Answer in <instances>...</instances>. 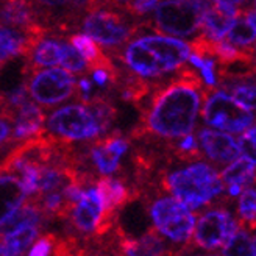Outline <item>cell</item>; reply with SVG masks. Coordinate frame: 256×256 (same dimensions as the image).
<instances>
[{
    "label": "cell",
    "instance_id": "30",
    "mask_svg": "<svg viewBox=\"0 0 256 256\" xmlns=\"http://www.w3.org/2000/svg\"><path fill=\"white\" fill-rule=\"evenodd\" d=\"M132 2V0H108V4L110 5H114V6H118V8H125L128 4H130Z\"/></svg>",
    "mask_w": 256,
    "mask_h": 256
},
{
    "label": "cell",
    "instance_id": "14",
    "mask_svg": "<svg viewBox=\"0 0 256 256\" xmlns=\"http://www.w3.org/2000/svg\"><path fill=\"white\" fill-rule=\"evenodd\" d=\"M27 197V192L18 175L0 172V226L16 214Z\"/></svg>",
    "mask_w": 256,
    "mask_h": 256
},
{
    "label": "cell",
    "instance_id": "19",
    "mask_svg": "<svg viewBox=\"0 0 256 256\" xmlns=\"http://www.w3.org/2000/svg\"><path fill=\"white\" fill-rule=\"evenodd\" d=\"M30 40L33 38L0 24V69L14 58L22 56Z\"/></svg>",
    "mask_w": 256,
    "mask_h": 256
},
{
    "label": "cell",
    "instance_id": "17",
    "mask_svg": "<svg viewBox=\"0 0 256 256\" xmlns=\"http://www.w3.org/2000/svg\"><path fill=\"white\" fill-rule=\"evenodd\" d=\"M119 247L124 256H172L156 232H148L139 239L122 238Z\"/></svg>",
    "mask_w": 256,
    "mask_h": 256
},
{
    "label": "cell",
    "instance_id": "22",
    "mask_svg": "<svg viewBox=\"0 0 256 256\" xmlns=\"http://www.w3.org/2000/svg\"><path fill=\"white\" fill-rule=\"evenodd\" d=\"M225 38H226L225 41H228L230 44L240 47V48H248L256 41V28L244 16V12H240L234 19L232 27H230Z\"/></svg>",
    "mask_w": 256,
    "mask_h": 256
},
{
    "label": "cell",
    "instance_id": "26",
    "mask_svg": "<svg viewBox=\"0 0 256 256\" xmlns=\"http://www.w3.org/2000/svg\"><path fill=\"white\" fill-rule=\"evenodd\" d=\"M238 142H239L240 153L244 155V158H247L256 166V124L253 126H248L247 130L240 134Z\"/></svg>",
    "mask_w": 256,
    "mask_h": 256
},
{
    "label": "cell",
    "instance_id": "25",
    "mask_svg": "<svg viewBox=\"0 0 256 256\" xmlns=\"http://www.w3.org/2000/svg\"><path fill=\"white\" fill-rule=\"evenodd\" d=\"M61 66L72 74H78V75L88 74V62L69 41H66V44H64Z\"/></svg>",
    "mask_w": 256,
    "mask_h": 256
},
{
    "label": "cell",
    "instance_id": "28",
    "mask_svg": "<svg viewBox=\"0 0 256 256\" xmlns=\"http://www.w3.org/2000/svg\"><path fill=\"white\" fill-rule=\"evenodd\" d=\"M55 238L52 234H46L36 240V244L32 247L28 256H50V252L54 248Z\"/></svg>",
    "mask_w": 256,
    "mask_h": 256
},
{
    "label": "cell",
    "instance_id": "36",
    "mask_svg": "<svg viewBox=\"0 0 256 256\" xmlns=\"http://www.w3.org/2000/svg\"><path fill=\"white\" fill-rule=\"evenodd\" d=\"M254 8H256V0H254Z\"/></svg>",
    "mask_w": 256,
    "mask_h": 256
},
{
    "label": "cell",
    "instance_id": "35",
    "mask_svg": "<svg viewBox=\"0 0 256 256\" xmlns=\"http://www.w3.org/2000/svg\"><path fill=\"white\" fill-rule=\"evenodd\" d=\"M200 256H217V254H200Z\"/></svg>",
    "mask_w": 256,
    "mask_h": 256
},
{
    "label": "cell",
    "instance_id": "29",
    "mask_svg": "<svg viewBox=\"0 0 256 256\" xmlns=\"http://www.w3.org/2000/svg\"><path fill=\"white\" fill-rule=\"evenodd\" d=\"M11 132H12V122L6 118L0 116V148L12 142Z\"/></svg>",
    "mask_w": 256,
    "mask_h": 256
},
{
    "label": "cell",
    "instance_id": "10",
    "mask_svg": "<svg viewBox=\"0 0 256 256\" xmlns=\"http://www.w3.org/2000/svg\"><path fill=\"white\" fill-rule=\"evenodd\" d=\"M0 24L33 40L50 34L30 0H0Z\"/></svg>",
    "mask_w": 256,
    "mask_h": 256
},
{
    "label": "cell",
    "instance_id": "4",
    "mask_svg": "<svg viewBox=\"0 0 256 256\" xmlns=\"http://www.w3.org/2000/svg\"><path fill=\"white\" fill-rule=\"evenodd\" d=\"M211 2L208 0H162L155 8L153 30L170 36H192L200 32L202 20Z\"/></svg>",
    "mask_w": 256,
    "mask_h": 256
},
{
    "label": "cell",
    "instance_id": "31",
    "mask_svg": "<svg viewBox=\"0 0 256 256\" xmlns=\"http://www.w3.org/2000/svg\"><path fill=\"white\" fill-rule=\"evenodd\" d=\"M242 12H244V16L248 19V22L256 28V11H247V12H246L244 10H242Z\"/></svg>",
    "mask_w": 256,
    "mask_h": 256
},
{
    "label": "cell",
    "instance_id": "33",
    "mask_svg": "<svg viewBox=\"0 0 256 256\" xmlns=\"http://www.w3.org/2000/svg\"><path fill=\"white\" fill-rule=\"evenodd\" d=\"M224 2H230V4H234V5H240V4H244V0H224Z\"/></svg>",
    "mask_w": 256,
    "mask_h": 256
},
{
    "label": "cell",
    "instance_id": "24",
    "mask_svg": "<svg viewBox=\"0 0 256 256\" xmlns=\"http://www.w3.org/2000/svg\"><path fill=\"white\" fill-rule=\"evenodd\" d=\"M239 224L247 230H256V188H246L238 202Z\"/></svg>",
    "mask_w": 256,
    "mask_h": 256
},
{
    "label": "cell",
    "instance_id": "32",
    "mask_svg": "<svg viewBox=\"0 0 256 256\" xmlns=\"http://www.w3.org/2000/svg\"><path fill=\"white\" fill-rule=\"evenodd\" d=\"M0 256H10L8 254V252H6V248H5V246H4V242L0 240Z\"/></svg>",
    "mask_w": 256,
    "mask_h": 256
},
{
    "label": "cell",
    "instance_id": "27",
    "mask_svg": "<svg viewBox=\"0 0 256 256\" xmlns=\"http://www.w3.org/2000/svg\"><path fill=\"white\" fill-rule=\"evenodd\" d=\"M161 0H132L124 10L128 12L130 16L139 19V18H144L148 16V12L155 11V8L158 6V4Z\"/></svg>",
    "mask_w": 256,
    "mask_h": 256
},
{
    "label": "cell",
    "instance_id": "20",
    "mask_svg": "<svg viewBox=\"0 0 256 256\" xmlns=\"http://www.w3.org/2000/svg\"><path fill=\"white\" fill-rule=\"evenodd\" d=\"M86 155L91 160L97 172L102 175H114L120 170V158L102 146L98 139H94L89 144Z\"/></svg>",
    "mask_w": 256,
    "mask_h": 256
},
{
    "label": "cell",
    "instance_id": "23",
    "mask_svg": "<svg viewBox=\"0 0 256 256\" xmlns=\"http://www.w3.org/2000/svg\"><path fill=\"white\" fill-rule=\"evenodd\" d=\"M222 256H256L253 239L244 226H238L222 250Z\"/></svg>",
    "mask_w": 256,
    "mask_h": 256
},
{
    "label": "cell",
    "instance_id": "13",
    "mask_svg": "<svg viewBox=\"0 0 256 256\" xmlns=\"http://www.w3.org/2000/svg\"><path fill=\"white\" fill-rule=\"evenodd\" d=\"M96 188L102 198L105 208V219L108 224L112 225L114 214L118 210L124 208L126 203H130L133 198L138 197V192H133L124 182L112 178L110 175H104L96 182Z\"/></svg>",
    "mask_w": 256,
    "mask_h": 256
},
{
    "label": "cell",
    "instance_id": "3",
    "mask_svg": "<svg viewBox=\"0 0 256 256\" xmlns=\"http://www.w3.org/2000/svg\"><path fill=\"white\" fill-rule=\"evenodd\" d=\"M144 25H148V22L130 16L122 8L100 5L84 12L78 30L114 52L130 41L140 28H144Z\"/></svg>",
    "mask_w": 256,
    "mask_h": 256
},
{
    "label": "cell",
    "instance_id": "16",
    "mask_svg": "<svg viewBox=\"0 0 256 256\" xmlns=\"http://www.w3.org/2000/svg\"><path fill=\"white\" fill-rule=\"evenodd\" d=\"M68 41L78 50L80 55L88 62V72L94 69H110L116 70L119 69L112 61V56L106 52H104L102 46L94 41L91 36L84 33H72L69 34Z\"/></svg>",
    "mask_w": 256,
    "mask_h": 256
},
{
    "label": "cell",
    "instance_id": "7",
    "mask_svg": "<svg viewBox=\"0 0 256 256\" xmlns=\"http://www.w3.org/2000/svg\"><path fill=\"white\" fill-rule=\"evenodd\" d=\"M155 230L176 244H188L196 226V216L175 197H158L148 206Z\"/></svg>",
    "mask_w": 256,
    "mask_h": 256
},
{
    "label": "cell",
    "instance_id": "1",
    "mask_svg": "<svg viewBox=\"0 0 256 256\" xmlns=\"http://www.w3.org/2000/svg\"><path fill=\"white\" fill-rule=\"evenodd\" d=\"M204 98L200 75L189 68L176 70V76L156 84L140 106V119L132 130L134 140H175L194 132Z\"/></svg>",
    "mask_w": 256,
    "mask_h": 256
},
{
    "label": "cell",
    "instance_id": "5",
    "mask_svg": "<svg viewBox=\"0 0 256 256\" xmlns=\"http://www.w3.org/2000/svg\"><path fill=\"white\" fill-rule=\"evenodd\" d=\"M28 96L42 108H54L76 94V78L68 69H33L24 72Z\"/></svg>",
    "mask_w": 256,
    "mask_h": 256
},
{
    "label": "cell",
    "instance_id": "37",
    "mask_svg": "<svg viewBox=\"0 0 256 256\" xmlns=\"http://www.w3.org/2000/svg\"><path fill=\"white\" fill-rule=\"evenodd\" d=\"M254 74H256V66H254Z\"/></svg>",
    "mask_w": 256,
    "mask_h": 256
},
{
    "label": "cell",
    "instance_id": "34",
    "mask_svg": "<svg viewBox=\"0 0 256 256\" xmlns=\"http://www.w3.org/2000/svg\"><path fill=\"white\" fill-rule=\"evenodd\" d=\"M252 239H253V246H254V252H256V234H254Z\"/></svg>",
    "mask_w": 256,
    "mask_h": 256
},
{
    "label": "cell",
    "instance_id": "6",
    "mask_svg": "<svg viewBox=\"0 0 256 256\" xmlns=\"http://www.w3.org/2000/svg\"><path fill=\"white\" fill-rule=\"evenodd\" d=\"M46 130L48 134L62 142H89L100 136V126L86 105H66L50 112L46 119Z\"/></svg>",
    "mask_w": 256,
    "mask_h": 256
},
{
    "label": "cell",
    "instance_id": "21",
    "mask_svg": "<svg viewBox=\"0 0 256 256\" xmlns=\"http://www.w3.org/2000/svg\"><path fill=\"white\" fill-rule=\"evenodd\" d=\"M226 86L238 104L250 111H256V74L250 76L226 80Z\"/></svg>",
    "mask_w": 256,
    "mask_h": 256
},
{
    "label": "cell",
    "instance_id": "15",
    "mask_svg": "<svg viewBox=\"0 0 256 256\" xmlns=\"http://www.w3.org/2000/svg\"><path fill=\"white\" fill-rule=\"evenodd\" d=\"M222 183L228 198L240 196L246 188L256 183V166L247 158H238L220 172Z\"/></svg>",
    "mask_w": 256,
    "mask_h": 256
},
{
    "label": "cell",
    "instance_id": "2",
    "mask_svg": "<svg viewBox=\"0 0 256 256\" xmlns=\"http://www.w3.org/2000/svg\"><path fill=\"white\" fill-rule=\"evenodd\" d=\"M161 186L189 210L206 206L225 190L220 174L212 166L202 161H194L186 168L164 174L161 176Z\"/></svg>",
    "mask_w": 256,
    "mask_h": 256
},
{
    "label": "cell",
    "instance_id": "9",
    "mask_svg": "<svg viewBox=\"0 0 256 256\" xmlns=\"http://www.w3.org/2000/svg\"><path fill=\"white\" fill-rule=\"evenodd\" d=\"M238 222L226 208H211L196 220L192 242L202 250H216L225 246L238 230Z\"/></svg>",
    "mask_w": 256,
    "mask_h": 256
},
{
    "label": "cell",
    "instance_id": "11",
    "mask_svg": "<svg viewBox=\"0 0 256 256\" xmlns=\"http://www.w3.org/2000/svg\"><path fill=\"white\" fill-rule=\"evenodd\" d=\"M70 217L72 224L83 233L96 232L102 234L111 226V224H108L105 219V208L96 184H89L83 189L82 197L70 211Z\"/></svg>",
    "mask_w": 256,
    "mask_h": 256
},
{
    "label": "cell",
    "instance_id": "12",
    "mask_svg": "<svg viewBox=\"0 0 256 256\" xmlns=\"http://www.w3.org/2000/svg\"><path fill=\"white\" fill-rule=\"evenodd\" d=\"M198 146L212 162L230 164L240 156L239 142L228 133L203 128L197 136Z\"/></svg>",
    "mask_w": 256,
    "mask_h": 256
},
{
    "label": "cell",
    "instance_id": "18",
    "mask_svg": "<svg viewBox=\"0 0 256 256\" xmlns=\"http://www.w3.org/2000/svg\"><path fill=\"white\" fill-rule=\"evenodd\" d=\"M83 105H86L91 112L94 114V118L100 126L102 134H106L110 132V128L118 119V106L114 104V100L111 94L108 92H94L91 98H88Z\"/></svg>",
    "mask_w": 256,
    "mask_h": 256
},
{
    "label": "cell",
    "instance_id": "8",
    "mask_svg": "<svg viewBox=\"0 0 256 256\" xmlns=\"http://www.w3.org/2000/svg\"><path fill=\"white\" fill-rule=\"evenodd\" d=\"M204 124L220 132L244 133L254 122L253 112L244 108L226 91L204 92V105L202 108Z\"/></svg>",
    "mask_w": 256,
    "mask_h": 256
}]
</instances>
